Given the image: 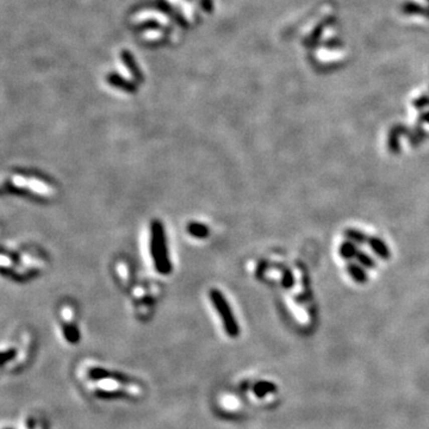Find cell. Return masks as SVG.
<instances>
[{
  "label": "cell",
  "instance_id": "cell-1",
  "mask_svg": "<svg viewBox=\"0 0 429 429\" xmlns=\"http://www.w3.org/2000/svg\"><path fill=\"white\" fill-rule=\"evenodd\" d=\"M212 300H214V304L215 308L217 309L218 314L221 315L222 321H223V326L225 332L228 333L229 336H231V338H235V336H237L238 333V328H237V324L235 322L233 314H231L230 309H229V307L225 303V301L223 300V297H222L221 294H214L212 295Z\"/></svg>",
  "mask_w": 429,
  "mask_h": 429
},
{
  "label": "cell",
  "instance_id": "cell-2",
  "mask_svg": "<svg viewBox=\"0 0 429 429\" xmlns=\"http://www.w3.org/2000/svg\"><path fill=\"white\" fill-rule=\"evenodd\" d=\"M153 240L152 253L155 259V266L160 272H166L168 269V260L166 253V244L164 240V233L161 235V230H158L154 235Z\"/></svg>",
  "mask_w": 429,
  "mask_h": 429
},
{
  "label": "cell",
  "instance_id": "cell-3",
  "mask_svg": "<svg viewBox=\"0 0 429 429\" xmlns=\"http://www.w3.org/2000/svg\"><path fill=\"white\" fill-rule=\"evenodd\" d=\"M276 390H278V386H276L275 384L266 380L259 381V383H256L253 387L254 395L259 397V398H263V397L269 395V393H274L276 392Z\"/></svg>",
  "mask_w": 429,
  "mask_h": 429
},
{
  "label": "cell",
  "instance_id": "cell-4",
  "mask_svg": "<svg viewBox=\"0 0 429 429\" xmlns=\"http://www.w3.org/2000/svg\"><path fill=\"white\" fill-rule=\"evenodd\" d=\"M16 355H17V351H16L15 348H10L6 349V351L0 352V366L5 365L6 362L14 360Z\"/></svg>",
  "mask_w": 429,
  "mask_h": 429
},
{
  "label": "cell",
  "instance_id": "cell-5",
  "mask_svg": "<svg viewBox=\"0 0 429 429\" xmlns=\"http://www.w3.org/2000/svg\"><path fill=\"white\" fill-rule=\"evenodd\" d=\"M99 385H100V387H103V389H105L106 391L116 390L117 387H118V384H117V381L116 380H112V379H111V378H109V379L100 380L99 381Z\"/></svg>",
  "mask_w": 429,
  "mask_h": 429
},
{
  "label": "cell",
  "instance_id": "cell-6",
  "mask_svg": "<svg viewBox=\"0 0 429 429\" xmlns=\"http://www.w3.org/2000/svg\"><path fill=\"white\" fill-rule=\"evenodd\" d=\"M223 405L227 406L229 409H236L238 406V402L233 397H225L223 399Z\"/></svg>",
  "mask_w": 429,
  "mask_h": 429
},
{
  "label": "cell",
  "instance_id": "cell-7",
  "mask_svg": "<svg viewBox=\"0 0 429 429\" xmlns=\"http://www.w3.org/2000/svg\"><path fill=\"white\" fill-rule=\"evenodd\" d=\"M11 263V260L4 255H0V266H9Z\"/></svg>",
  "mask_w": 429,
  "mask_h": 429
},
{
  "label": "cell",
  "instance_id": "cell-8",
  "mask_svg": "<svg viewBox=\"0 0 429 429\" xmlns=\"http://www.w3.org/2000/svg\"><path fill=\"white\" fill-rule=\"evenodd\" d=\"M5 429H11V428H5Z\"/></svg>",
  "mask_w": 429,
  "mask_h": 429
}]
</instances>
